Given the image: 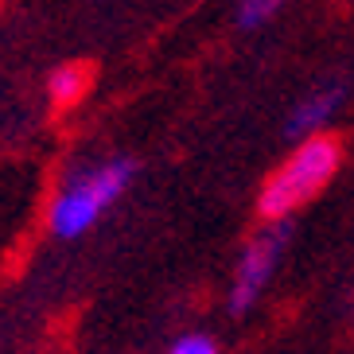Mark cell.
<instances>
[{
    "mask_svg": "<svg viewBox=\"0 0 354 354\" xmlns=\"http://www.w3.org/2000/svg\"><path fill=\"white\" fill-rule=\"evenodd\" d=\"M167 354H218V343H214L210 335H203V331H187L167 346Z\"/></svg>",
    "mask_w": 354,
    "mask_h": 354,
    "instance_id": "7",
    "label": "cell"
},
{
    "mask_svg": "<svg viewBox=\"0 0 354 354\" xmlns=\"http://www.w3.org/2000/svg\"><path fill=\"white\" fill-rule=\"evenodd\" d=\"M133 176H136L133 156H109L102 164L74 171L71 179H63V187L55 191L51 207H47V230L63 241L90 234L97 226V218L129 191Z\"/></svg>",
    "mask_w": 354,
    "mask_h": 354,
    "instance_id": "1",
    "label": "cell"
},
{
    "mask_svg": "<svg viewBox=\"0 0 354 354\" xmlns=\"http://www.w3.org/2000/svg\"><path fill=\"white\" fill-rule=\"evenodd\" d=\"M277 12H281V0H241L234 8V24L241 32H261Z\"/></svg>",
    "mask_w": 354,
    "mask_h": 354,
    "instance_id": "6",
    "label": "cell"
},
{
    "mask_svg": "<svg viewBox=\"0 0 354 354\" xmlns=\"http://www.w3.org/2000/svg\"><path fill=\"white\" fill-rule=\"evenodd\" d=\"M343 167V140L331 133H319L312 140H300L292 148V156L284 160L257 195V214L265 222H288L300 207H308L335 171Z\"/></svg>",
    "mask_w": 354,
    "mask_h": 354,
    "instance_id": "2",
    "label": "cell"
},
{
    "mask_svg": "<svg viewBox=\"0 0 354 354\" xmlns=\"http://www.w3.org/2000/svg\"><path fill=\"white\" fill-rule=\"evenodd\" d=\"M94 63H59L47 78V94H51L55 109H74V105L82 102L90 94V86H94Z\"/></svg>",
    "mask_w": 354,
    "mask_h": 354,
    "instance_id": "5",
    "label": "cell"
},
{
    "mask_svg": "<svg viewBox=\"0 0 354 354\" xmlns=\"http://www.w3.org/2000/svg\"><path fill=\"white\" fill-rule=\"evenodd\" d=\"M343 102H346V82H339V78H335V82H323L319 90H312V94L288 113L284 133H288L292 140H312V136H319L323 129H327V121L343 109Z\"/></svg>",
    "mask_w": 354,
    "mask_h": 354,
    "instance_id": "4",
    "label": "cell"
},
{
    "mask_svg": "<svg viewBox=\"0 0 354 354\" xmlns=\"http://www.w3.org/2000/svg\"><path fill=\"white\" fill-rule=\"evenodd\" d=\"M284 241H288V222H265L250 238V245L241 250L234 284H230V312L234 315H245L261 300V292L269 288L272 272L284 257Z\"/></svg>",
    "mask_w": 354,
    "mask_h": 354,
    "instance_id": "3",
    "label": "cell"
}]
</instances>
